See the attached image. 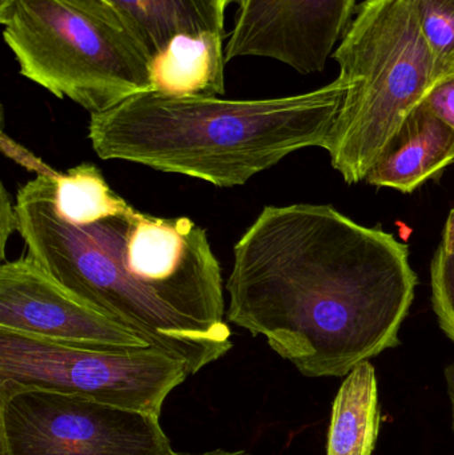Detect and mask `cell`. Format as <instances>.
Masks as SVG:
<instances>
[{
	"mask_svg": "<svg viewBox=\"0 0 454 455\" xmlns=\"http://www.w3.org/2000/svg\"><path fill=\"white\" fill-rule=\"evenodd\" d=\"M188 376L186 363L155 347L87 349L0 329V387L52 390L160 417Z\"/></svg>",
	"mask_w": 454,
	"mask_h": 455,
	"instance_id": "8992f818",
	"label": "cell"
},
{
	"mask_svg": "<svg viewBox=\"0 0 454 455\" xmlns=\"http://www.w3.org/2000/svg\"><path fill=\"white\" fill-rule=\"evenodd\" d=\"M243 2H244V0H220L224 10H227V7H228V5L234 4V3H237V4L242 5Z\"/></svg>",
	"mask_w": 454,
	"mask_h": 455,
	"instance_id": "44dd1931",
	"label": "cell"
},
{
	"mask_svg": "<svg viewBox=\"0 0 454 455\" xmlns=\"http://www.w3.org/2000/svg\"><path fill=\"white\" fill-rule=\"evenodd\" d=\"M437 83L454 75V0H415Z\"/></svg>",
	"mask_w": 454,
	"mask_h": 455,
	"instance_id": "5bb4252c",
	"label": "cell"
},
{
	"mask_svg": "<svg viewBox=\"0 0 454 455\" xmlns=\"http://www.w3.org/2000/svg\"><path fill=\"white\" fill-rule=\"evenodd\" d=\"M2 455H173L160 417L80 395L0 387Z\"/></svg>",
	"mask_w": 454,
	"mask_h": 455,
	"instance_id": "52a82bcc",
	"label": "cell"
},
{
	"mask_svg": "<svg viewBox=\"0 0 454 455\" xmlns=\"http://www.w3.org/2000/svg\"><path fill=\"white\" fill-rule=\"evenodd\" d=\"M445 379H447L448 395H450V403H452V430L454 435V363H450L445 368Z\"/></svg>",
	"mask_w": 454,
	"mask_h": 455,
	"instance_id": "d6986e66",
	"label": "cell"
},
{
	"mask_svg": "<svg viewBox=\"0 0 454 455\" xmlns=\"http://www.w3.org/2000/svg\"><path fill=\"white\" fill-rule=\"evenodd\" d=\"M173 455H251V454L245 453V451H208V453H199V454L175 453Z\"/></svg>",
	"mask_w": 454,
	"mask_h": 455,
	"instance_id": "ffe728a7",
	"label": "cell"
},
{
	"mask_svg": "<svg viewBox=\"0 0 454 455\" xmlns=\"http://www.w3.org/2000/svg\"><path fill=\"white\" fill-rule=\"evenodd\" d=\"M13 232H18V218H16L15 205L11 204L10 195L4 186H2L0 196V253L2 261H5V243Z\"/></svg>",
	"mask_w": 454,
	"mask_h": 455,
	"instance_id": "e0dca14e",
	"label": "cell"
},
{
	"mask_svg": "<svg viewBox=\"0 0 454 455\" xmlns=\"http://www.w3.org/2000/svg\"><path fill=\"white\" fill-rule=\"evenodd\" d=\"M432 304L440 328L454 342V254L442 245L431 265Z\"/></svg>",
	"mask_w": 454,
	"mask_h": 455,
	"instance_id": "9a60e30c",
	"label": "cell"
},
{
	"mask_svg": "<svg viewBox=\"0 0 454 455\" xmlns=\"http://www.w3.org/2000/svg\"><path fill=\"white\" fill-rule=\"evenodd\" d=\"M453 163L454 130L421 104L365 181L378 188L412 194Z\"/></svg>",
	"mask_w": 454,
	"mask_h": 455,
	"instance_id": "30bf717a",
	"label": "cell"
},
{
	"mask_svg": "<svg viewBox=\"0 0 454 455\" xmlns=\"http://www.w3.org/2000/svg\"><path fill=\"white\" fill-rule=\"evenodd\" d=\"M0 23L20 74L91 115L155 90L154 61L107 0H0Z\"/></svg>",
	"mask_w": 454,
	"mask_h": 455,
	"instance_id": "5b68a950",
	"label": "cell"
},
{
	"mask_svg": "<svg viewBox=\"0 0 454 455\" xmlns=\"http://www.w3.org/2000/svg\"><path fill=\"white\" fill-rule=\"evenodd\" d=\"M346 93L340 79L312 92L261 100L147 91L91 115L88 139L100 159L231 188L293 152L324 148Z\"/></svg>",
	"mask_w": 454,
	"mask_h": 455,
	"instance_id": "3957f363",
	"label": "cell"
},
{
	"mask_svg": "<svg viewBox=\"0 0 454 455\" xmlns=\"http://www.w3.org/2000/svg\"><path fill=\"white\" fill-rule=\"evenodd\" d=\"M140 40L152 61L181 39L223 40L220 0H107Z\"/></svg>",
	"mask_w": 454,
	"mask_h": 455,
	"instance_id": "8fae6325",
	"label": "cell"
},
{
	"mask_svg": "<svg viewBox=\"0 0 454 455\" xmlns=\"http://www.w3.org/2000/svg\"><path fill=\"white\" fill-rule=\"evenodd\" d=\"M223 40L181 39L154 63V91L173 95H223Z\"/></svg>",
	"mask_w": 454,
	"mask_h": 455,
	"instance_id": "4fadbf2b",
	"label": "cell"
},
{
	"mask_svg": "<svg viewBox=\"0 0 454 455\" xmlns=\"http://www.w3.org/2000/svg\"><path fill=\"white\" fill-rule=\"evenodd\" d=\"M410 246L331 205L266 207L234 249L227 320L306 377H346L400 345Z\"/></svg>",
	"mask_w": 454,
	"mask_h": 455,
	"instance_id": "7a4b0ae2",
	"label": "cell"
},
{
	"mask_svg": "<svg viewBox=\"0 0 454 455\" xmlns=\"http://www.w3.org/2000/svg\"><path fill=\"white\" fill-rule=\"evenodd\" d=\"M356 0H244L224 48L226 63L258 56L303 75L322 72Z\"/></svg>",
	"mask_w": 454,
	"mask_h": 455,
	"instance_id": "9c48e42d",
	"label": "cell"
},
{
	"mask_svg": "<svg viewBox=\"0 0 454 455\" xmlns=\"http://www.w3.org/2000/svg\"><path fill=\"white\" fill-rule=\"evenodd\" d=\"M15 212L29 259L189 376L232 349L220 265L191 219L139 212L90 163L43 168L19 188Z\"/></svg>",
	"mask_w": 454,
	"mask_h": 455,
	"instance_id": "6da1fadb",
	"label": "cell"
},
{
	"mask_svg": "<svg viewBox=\"0 0 454 455\" xmlns=\"http://www.w3.org/2000/svg\"><path fill=\"white\" fill-rule=\"evenodd\" d=\"M378 433V376L365 361L346 374L333 401L327 455H372Z\"/></svg>",
	"mask_w": 454,
	"mask_h": 455,
	"instance_id": "7c38bea8",
	"label": "cell"
},
{
	"mask_svg": "<svg viewBox=\"0 0 454 455\" xmlns=\"http://www.w3.org/2000/svg\"><path fill=\"white\" fill-rule=\"evenodd\" d=\"M442 246L445 251L454 254V208L448 216L445 224L444 235H442Z\"/></svg>",
	"mask_w": 454,
	"mask_h": 455,
	"instance_id": "ac0fdd59",
	"label": "cell"
},
{
	"mask_svg": "<svg viewBox=\"0 0 454 455\" xmlns=\"http://www.w3.org/2000/svg\"><path fill=\"white\" fill-rule=\"evenodd\" d=\"M423 104L454 130V75L437 83Z\"/></svg>",
	"mask_w": 454,
	"mask_h": 455,
	"instance_id": "2e32d148",
	"label": "cell"
},
{
	"mask_svg": "<svg viewBox=\"0 0 454 455\" xmlns=\"http://www.w3.org/2000/svg\"><path fill=\"white\" fill-rule=\"evenodd\" d=\"M0 329L87 349L149 347L135 331L59 285L28 256L0 267Z\"/></svg>",
	"mask_w": 454,
	"mask_h": 455,
	"instance_id": "ba28073f",
	"label": "cell"
},
{
	"mask_svg": "<svg viewBox=\"0 0 454 455\" xmlns=\"http://www.w3.org/2000/svg\"><path fill=\"white\" fill-rule=\"evenodd\" d=\"M332 58L346 93L324 149L346 183L357 184L437 84L415 0H364Z\"/></svg>",
	"mask_w": 454,
	"mask_h": 455,
	"instance_id": "277c9868",
	"label": "cell"
}]
</instances>
